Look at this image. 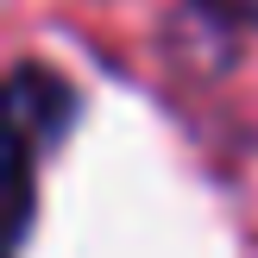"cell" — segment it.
<instances>
[{"label": "cell", "instance_id": "1", "mask_svg": "<svg viewBox=\"0 0 258 258\" xmlns=\"http://www.w3.org/2000/svg\"><path fill=\"white\" fill-rule=\"evenodd\" d=\"M76 113V95L63 88V76L19 70L13 82V126H19V183H32V151L44 139H57V126Z\"/></svg>", "mask_w": 258, "mask_h": 258}, {"label": "cell", "instance_id": "2", "mask_svg": "<svg viewBox=\"0 0 258 258\" xmlns=\"http://www.w3.org/2000/svg\"><path fill=\"white\" fill-rule=\"evenodd\" d=\"M202 7H214V13H227V19H239V25L258 32V0H202Z\"/></svg>", "mask_w": 258, "mask_h": 258}]
</instances>
